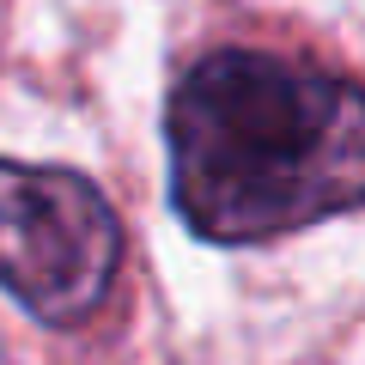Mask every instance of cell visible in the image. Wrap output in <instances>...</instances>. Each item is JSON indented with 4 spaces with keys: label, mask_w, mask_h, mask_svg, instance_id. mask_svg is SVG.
<instances>
[{
    "label": "cell",
    "mask_w": 365,
    "mask_h": 365,
    "mask_svg": "<svg viewBox=\"0 0 365 365\" xmlns=\"http://www.w3.org/2000/svg\"><path fill=\"white\" fill-rule=\"evenodd\" d=\"M170 195L213 244H262L365 201V91L225 49L170 91Z\"/></svg>",
    "instance_id": "cell-1"
},
{
    "label": "cell",
    "mask_w": 365,
    "mask_h": 365,
    "mask_svg": "<svg viewBox=\"0 0 365 365\" xmlns=\"http://www.w3.org/2000/svg\"><path fill=\"white\" fill-rule=\"evenodd\" d=\"M122 262L110 201L73 170L0 158V292L37 323H79L104 304Z\"/></svg>",
    "instance_id": "cell-2"
}]
</instances>
